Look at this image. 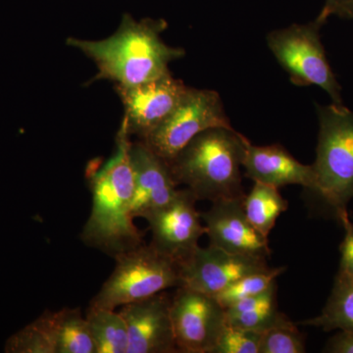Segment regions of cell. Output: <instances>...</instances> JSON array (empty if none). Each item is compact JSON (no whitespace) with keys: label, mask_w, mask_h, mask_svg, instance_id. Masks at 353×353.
Masks as SVG:
<instances>
[{"label":"cell","mask_w":353,"mask_h":353,"mask_svg":"<svg viewBox=\"0 0 353 353\" xmlns=\"http://www.w3.org/2000/svg\"><path fill=\"white\" fill-rule=\"evenodd\" d=\"M131 143V136L121 124L113 154L101 164L92 162L87 171L92 206L81 239L113 259L143 243V234L134 225L132 215Z\"/></svg>","instance_id":"1"},{"label":"cell","mask_w":353,"mask_h":353,"mask_svg":"<svg viewBox=\"0 0 353 353\" xmlns=\"http://www.w3.org/2000/svg\"><path fill=\"white\" fill-rule=\"evenodd\" d=\"M163 19L137 21L124 14L117 31L101 41L68 38L66 43L97 65L92 82L110 81L115 85H139L170 73L169 64L185 57V50L165 43Z\"/></svg>","instance_id":"2"},{"label":"cell","mask_w":353,"mask_h":353,"mask_svg":"<svg viewBox=\"0 0 353 353\" xmlns=\"http://www.w3.org/2000/svg\"><path fill=\"white\" fill-rule=\"evenodd\" d=\"M248 139L233 127L206 130L168 162L176 185H185L197 201L245 197L241 172Z\"/></svg>","instance_id":"3"},{"label":"cell","mask_w":353,"mask_h":353,"mask_svg":"<svg viewBox=\"0 0 353 353\" xmlns=\"http://www.w3.org/2000/svg\"><path fill=\"white\" fill-rule=\"evenodd\" d=\"M319 119L313 192L338 215L353 199V111L343 104L317 105Z\"/></svg>","instance_id":"4"},{"label":"cell","mask_w":353,"mask_h":353,"mask_svg":"<svg viewBox=\"0 0 353 353\" xmlns=\"http://www.w3.org/2000/svg\"><path fill=\"white\" fill-rule=\"evenodd\" d=\"M114 259L112 274L90 305L117 309L182 285L179 264L157 252L150 243L120 253Z\"/></svg>","instance_id":"5"},{"label":"cell","mask_w":353,"mask_h":353,"mask_svg":"<svg viewBox=\"0 0 353 353\" xmlns=\"http://www.w3.org/2000/svg\"><path fill=\"white\" fill-rule=\"evenodd\" d=\"M321 23L294 24L267 34V46L290 82L299 87L317 85L333 103L343 104L341 88L331 68L320 37Z\"/></svg>","instance_id":"6"},{"label":"cell","mask_w":353,"mask_h":353,"mask_svg":"<svg viewBox=\"0 0 353 353\" xmlns=\"http://www.w3.org/2000/svg\"><path fill=\"white\" fill-rule=\"evenodd\" d=\"M218 127L232 128L220 94L189 88L175 110L141 141L169 162L197 134Z\"/></svg>","instance_id":"7"},{"label":"cell","mask_w":353,"mask_h":353,"mask_svg":"<svg viewBox=\"0 0 353 353\" xmlns=\"http://www.w3.org/2000/svg\"><path fill=\"white\" fill-rule=\"evenodd\" d=\"M171 320L181 353H212L227 326L225 308L214 296L185 287L171 297Z\"/></svg>","instance_id":"8"},{"label":"cell","mask_w":353,"mask_h":353,"mask_svg":"<svg viewBox=\"0 0 353 353\" xmlns=\"http://www.w3.org/2000/svg\"><path fill=\"white\" fill-rule=\"evenodd\" d=\"M115 90L124 108L121 124L130 136L143 141L175 110L189 87L169 73L139 85H115Z\"/></svg>","instance_id":"9"},{"label":"cell","mask_w":353,"mask_h":353,"mask_svg":"<svg viewBox=\"0 0 353 353\" xmlns=\"http://www.w3.org/2000/svg\"><path fill=\"white\" fill-rule=\"evenodd\" d=\"M196 201L190 190H179L168 204L145 218L152 231L150 245L178 264L196 250L206 232Z\"/></svg>","instance_id":"10"},{"label":"cell","mask_w":353,"mask_h":353,"mask_svg":"<svg viewBox=\"0 0 353 353\" xmlns=\"http://www.w3.org/2000/svg\"><path fill=\"white\" fill-rule=\"evenodd\" d=\"M179 268L181 287L211 296L245 276L271 270L267 259L228 252L211 245L197 246Z\"/></svg>","instance_id":"11"},{"label":"cell","mask_w":353,"mask_h":353,"mask_svg":"<svg viewBox=\"0 0 353 353\" xmlns=\"http://www.w3.org/2000/svg\"><path fill=\"white\" fill-rule=\"evenodd\" d=\"M243 199L212 202V206L201 213L209 245L228 252L267 259L271 256L268 238L250 224L243 208Z\"/></svg>","instance_id":"12"},{"label":"cell","mask_w":353,"mask_h":353,"mask_svg":"<svg viewBox=\"0 0 353 353\" xmlns=\"http://www.w3.org/2000/svg\"><path fill=\"white\" fill-rule=\"evenodd\" d=\"M129 334L128 353H176L171 297L162 292L120 307Z\"/></svg>","instance_id":"13"},{"label":"cell","mask_w":353,"mask_h":353,"mask_svg":"<svg viewBox=\"0 0 353 353\" xmlns=\"http://www.w3.org/2000/svg\"><path fill=\"white\" fill-rule=\"evenodd\" d=\"M130 157L134 175L132 215L145 219L176 196L178 185L168 162L158 157L143 141H132Z\"/></svg>","instance_id":"14"},{"label":"cell","mask_w":353,"mask_h":353,"mask_svg":"<svg viewBox=\"0 0 353 353\" xmlns=\"http://www.w3.org/2000/svg\"><path fill=\"white\" fill-rule=\"evenodd\" d=\"M243 167L254 183L278 188L297 185L314 190L312 165L301 163L281 145H254L246 141Z\"/></svg>","instance_id":"15"},{"label":"cell","mask_w":353,"mask_h":353,"mask_svg":"<svg viewBox=\"0 0 353 353\" xmlns=\"http://www.w3.org/2000/svg\"><path fill=\"white\" fill-rule=\"evenodd\" d=\"M227 325L263 333L266 330L287 320L277 303V284L256 296L243 299L225 308Z\"/></svg>","instance_id":"16"},{"label":"cell","mask_w":353,"mask_h":353,"mask_svg":"<svg viewBox=\"0 0 353 353\" xmlns=\"http://www.w3.org/2000/svg\"><path fill=\"white\" fill-rule=\"evenodd\" d=\"M85 318L94 338L97 353H128L127 324L117 309L90 305Z\"/></svg>","instance_id":"17"},{"label":"cell","mask_w":353,"mask_h":353,"mask_svg":"<svg viewBox=\"0 0 353 353\" xmlns=\"http://www.w3.org/2000/svg\"><path fill=\"white\" fill-rule=\"evenodd\" d=\"M287 199L282 196L278 188L254 183L250 194L243 199L246 217L262 236L268 238L278 218L287 211Z\"/></svg>","instance_id":"18"},{"label":"cell","mask_w":353,"mask_h":353,"mask_svg":"<svg viewBox=\"0 0 353 353\" xmlns=\"http://www.w3.org/2000/svg\"><path fill=\"white\" fill-rule=\"evenodd\" d=\"M326 332L353 331V282L336 275L331 296L321 314L301 322Z\"/></svg>","instance_id":"19"},{"label":"cell","mask_w":353,"mask_h":353,"mask_svg":"<svg viewBox=\"0 0 353 353\" xmlns=\"http://www.w3.org/2000/svg\"><path fill=\"white\" fill-rule=\"evenodd\" d=\"M57 353H97L87 318L80 308H63L54 312Z\"/></svg>","instance_id":"20"},{"label":"cell","mask_w":353,"mask_h":353,"mask_svg":"<svg viewBox=\"0 0 353 353\" xmlns=\"http://www.w3.org/2000/svg\"><path fill=\"white\" fill-rule=\"evenodd\" d=\"M6 353H57L54 312L46 310L36 320L7 339Z\"/></svg>","instance_id":"21"},{"label":"cell","mask_w":353,"mask_h":353,"mask_svg":"<svg viewBox=\"0 0 353 353\" xmlns=\"http://www.w3.org/2000/svg\"><path fill=\"white\" fill-rule=\"evenodd\" d=\"M285 270V267H279L262 273L245 276L230 285L214 297L223 307H229L243 299L263 294L267 290L270 289L272 285L276 284V280Z\"/></svg>","instance_id":"22"},{"label":"cell","mask_w":353,"mask_h":353,"mask_svg":"<svg viewBox=\"0 0 353 353\" xmlns=\"http://www.w3.org/2000/svg\"><path fill=\"white\" fill-rule=\"evenodd\" d=\"M305 341L297 325L288 318L261 333L259 353H304Z\"/></svg>","instance_id":"23"},{"label":"cell","mask_w":353,"mask_h":353,"mask_svg":"<svg viewBox=\"0 0 353 353\" xmlns=\"http://www.w3.org/2000/svg\"><path fill=\"white\" fill-rule=\"evenodd\" d=\"M261 333L227 325L212 353H259Z\"/></svg>","instance_id":"24"},{"label":"cell","mask_w":353,"mask_h":353,"mask_svg":"<svg viewBox=\"0 0 353 353\" xmlns=\"http://www.w3.org/2000/svg\"><path fill=\"white\" fill-rule=\"evenodd\" d=\"M345 229V238L340 246L341 261L338 275L353 282V223L348 217L347 211L336 215Z\"/></svg>","instance_id":"25"},{"label":"cell","mask_w":353,"mask_h":353,"mask_svg":"<svg viewBox=\"0 0 353 353\" xmlns=\"http://www.w3.org/2000/svg\"><path fill=\"white\" fill-rule=\"evenodd\" d=\"M325 352L353 353V331H341L327 343Z\"/></svg>","instance_id":"26"},{"label":"cell","mask_w":353,"mask_h":353,"mask_svg":"<svg viewBox=\"0 0 353 353\" xmlns=\"http://www.w3.org/2000/svg\"><path fill=\"white\" fill-rule=\"evenodd\" d=\"M339 2H340V0H325L324 7H323L321 12L316 19L319 21L322 25H324L330 16L334 15Z\"/></svg>","instance_id":"27"},{"label":"cell","mask_w":353,"mask_h":353,"mask_svg":"<svg viewBox=\"0 0 353 353\" xmlns=\"http://www.w3.org/2000/svg\"><path fill=\"white\" fill-rule=\"evenodd\" d=\"M334 15L345 19H353V0H340Z\"/></svg>","instance_id":"28"}]
</instances>
